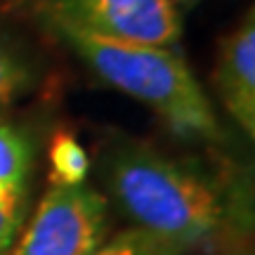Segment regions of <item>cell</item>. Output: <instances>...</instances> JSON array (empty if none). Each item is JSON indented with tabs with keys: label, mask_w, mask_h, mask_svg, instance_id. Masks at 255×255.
<instances>
[{
	"label": "cell",
	"mask_w": 255,
	"mask_h": 255,
	"mask_svg": "<svg viewBox=\"0 0 255 255\" xmlns=\"http://www.w3.org/2000/svg\"><path fill=\"white\" fill-rule=\"evenodd\" d=\"M109 187L137 229L187 255L220 237L229 218L225 191L206 170L142 144L109 154Z\"/></svg>",
	"instance_id": "6da1fadb"
},
{
	"label": "cell",
	"mask_w": 255,
	"mask_h": 255,
	"mask_svg": "<svg viewBox=\"0 0 255 255\" xmlns=\"http://www.w3.org/2000/svg\"><path fill=\"white\" fill-rule=\"evenodd\" d=\"M55 33L111 88L142 102L173 132L218 142V116L191 69L173 47L121 43L47 19Z\"/></svg>",
	"instance_id": "7a4b0ae2"
},
{
	"label": "cell",
	"mask_w": 255,
	"mask_h": 255,
	"mask_svg": "<svg viewBox=\"0 0 255 255\" xmlns=\"http://www.w3.org/2000/svg\"><path fill=\"white\" fill-rule=\"evenodd\" d=\"M107 225L109 208L100 191L52 184L7 255H88L104 241Z\"/></svg>",
	"instance_id": "3957f363"
},
{
	"label": "cell",
	"mask_w": 255,
	"mask_h": 255,
	"mask_svg": "<svg viewBox=\"0 0 255 255\" xmlns=\"http://www.w3.org/2000/svg\"><path fill=\"white\" fill-rule=\"evenodd\" d=\"M47 19L121 43L173 47L182 14L170 0H47Z\"/></svg>",
	"instance_id": "277c9868"
},
{
	"label": "cell",
	"mask_w": 255,
	"mask_h": 255,
	"mask_svg": "<svg viewBox=\"0 0 255 255\" xmlns=\"http://www.w3.org/2000/svg\"><path fill=\"white\" fill-rule=\"evenodd\" d=\"M215 90L222 107L251 139L255 137V14L246 17L220 40Z\"/></svg>",
	"instance_id": "5b68a950"
},
{
	"label": "cell",
	"mask_w": 255,
	"mask_h": 255,
	"mask_svg": "<svg viewBox=\"0 0 255 255\" xmlns=\"http://www.w3.org/2000/svg\"><path fill=\"white\" fill-rule=\"evenodd\" d=\"M50 173H52V184L57 187H78L85 184L88 170H90V158L83 144L71 135V132H55L50 149Z\"/></svg>",
	"instance_id": "8992f818"
},
{
	"label": "cell",
	"mask_w": 255,
	"mask_h": 255,
	"mask_svg": "<svg viewBox=\"0 0 255 255\" xmlns=\"http://www.w3.org/2000/svg\"><path fill=\"white\" fill-rule=\"evenodd\" d=\"M31 142L17 128L0 123V180L17 191H24L31 170Z\"/></svg>",
	"instance_id": "52a82bcc"
},
{
	"label": "cell",
	"mask_w": 255,
	"mask_h": 255,
	"mask_svg": "<svg viewBox=\"0 0 255 255\" xmlns=\"http://www.w3.org/2000/svg\"><path fill=\"white\" fill-rule=\"evenodd\" d=\"M88 255H182L177 248L168 246L165 241L146 234L142 229H126L109 241H102Z\"/></svg>",
	"instance_id": "ba28073f"
},
{
	"label": "cell",
	"mask_w": 255,
	"mask_h": 255,
	"mask_svg": "<svg viewBox=\"0 0 255 255\" xmlns=\"http://www.w3.org/2000/svg\"><path fill=\"white\" fill-rule=\"evenodd\" d=\"M31 69L5 43H0V109L17 102L31 88Z\"/></svg>",
	"instance_id": "9c48e42d"
},
{
	"label": "cell",
	"mask_w": 255,
	"mask_h": 255,
	"mask_svg": "<svg viewBox=\"0 0 255 255\" xmlns=\"http://www.w3.org/2000/svg\"><path fill=\"white\" fill-rule=\"evenodd\" d=\"M21 225V201L0 206V255H7L9 246L14 244Z\"/></svg>",
	"instance_id": "30bf717a"
},
{
	"label": "cell",
	"mask_w": 255,
	"mask_h": 255,
	"mask_svg": "<svg viewBox=\"0 0 255 255\" xmlns=\"http://www.w3.org/2000/svg\"><path fill=\"white\" fill-rule=\"evenodd\" d=\"M170 2H173L175 7L180 9V7H191V5H196L199 0H170Z\"/></svg>",
	"instance_id": "8fae6325"
}]
</instances>
